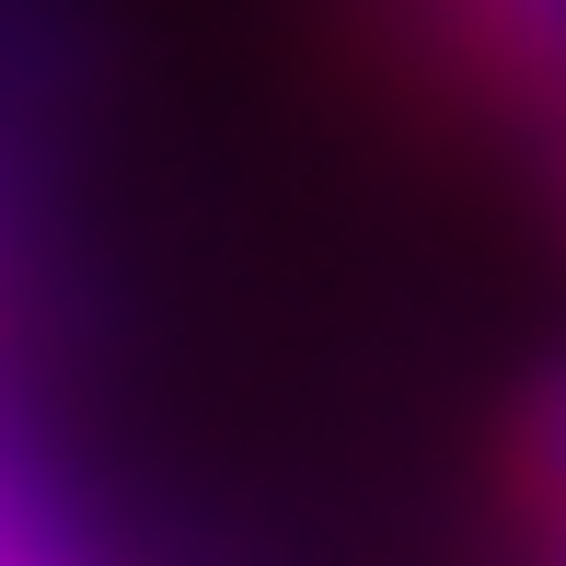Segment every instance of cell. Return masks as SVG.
<instances>
[{"instance_id": "2", "label": "cell", "mask_w": 566, "mask_h": 566, "mask_svg": "<svg viewBox=\"0 0 566 566\" xmlns=\"http://www.w3.org/2000/svg\"><path fill=\"white\" fill-rule=\"evenodd\" d=\"M509 474H521V497L544 509V532L566 544V370H555L544 394L521 405V440H509Z\"/></svg>"}, {"instance_id": "3", "label": "cell", "mask_w": 566, "mask_h": 566, "mask_svg": "<svg viewBox=\"0 0 566 566\" xmlns=\"http://www.w3.org/2000/svg\"><path fill=\"white\" fill-rule=\"evenodd\" d=\"M46 532H59V521H46V509L23 497V474H12V462H0V555H35Z\"/></svg>"}, {"instance_id": "1", "label": "cell", "mask_w": 566, "mask_h": 566, "mask_svg": "<svg viewBox=\"0 0 566 566\" xmlns=\"http://www.w3.org/2000/svg\"><path fill=\"white\" fill-rule=\"evenodd\" d=\"M451 12H462V35H474L497 70L566 93V0H451Z\"/></svg>"}]
</instances>
